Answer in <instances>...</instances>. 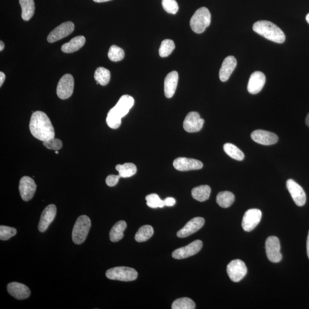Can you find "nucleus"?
Masks as SVG:
<instances>
[{"instance_id": "obj_43", "label": "nucleus", "mask_w": 309, "mask_h": 309, "mask_svg": "<svg viewBox=\"0 0 309 309\" xmlns=\"http://www.w3.org/2000/svg\"><path fill=\"white\" fill-rule=\"evenodd\" d=\"M307 254L308 256V258L309 259V231L308 239H307Z\"/></svg>"}, {"instance_id": "obj_20", "label": "nucleus", "mask_w": 309, "mask_h": 309, "mask_svg": "<svg viewBox=\"0 0 309 309\" xmlns=\"http://www.w3.org/2000/svg\"><path fill=\"white\" fill-rule=\"evenodd\" d=\"M266 83L265 75L260 71H255L251 76L248 85V90L253 95L257 94L262 91Z\"/></svg>"}, {"instance_id": "obj_3", "label": "nucleus", "mask_w": 309, "mask_h": 309, "mask_svg": "<svg viewBox=\"0 0 309 309\" xmlns=\"http://www.w3.org/2000/svg\"><path fill=\"white\" fill-rule=\"evenodd\" d=\"M91 227V221L88 216L85 215L80 216L76 220L73 228L72 234L73 242L76 245L83 244L87 237Z\"/></svg>"}, {"instance_id": "obj_9", "label": "nucleus", "mask_w": 309, "mask_h": 309, "mask_svg": "<svg viewBox=\"0 0 309 309\" xmlns=\"http://www.w3.org/2000/svg\"><path fill=\"white\" fill-rule=\"evenodd\" d=\"M135 100L133 97L125 95L121 97L116 106L111 109L109 112L120 119L127 115L131 108L134 105Z\"/></svg>"}, {"instance_id": "obj_28", "label": "nucleus", "mask_w": 309, "mask_h": 309, "mask_svg": "<svg viewBox=\"0 0 309 309\" xmlns=\"http://www.w3.org/2000/svg\"><path fill=\"white\" fill-rule=\"evenodd\" d=\"M116 169L119 172L121 178H126L134 176L137 173V168L133 163H126L123 165H117Z\"/></svg>"}, {"instance_id": "obj_39", "label": "nucleus", "mask_w": 309, "mask_h": 309, "mask_svg": "<svg viewBox=\"0 0 309 309\" xmlns=\"http://www.w3.org/2000/svg\"><path fill=\"white\" fill-rule=\"evenodd\" d=\"M43 145L49 150L58 151L62 147V141L58 139L53 138L43 141Z\"/></svg>"}, {"instance_id": "obj_12", "label": "nucleus", "mask_w": 309, "mask_h": 309, "mask_svg": "<svg viewBox=\"0 0 309 309\" xmlns=\"http://www.w3.org/2000/svg\"><path fill=\"white\" fill-rule=\"evenodd\" d=\"M74 24L71 22H67L60 24L56 28L49 34L47 38L48 42L53 43L67 37L74 32Z\"/></svg>"}, {"instance_id": "obj_36", "label": "nucleus", "mask_w": 309, "mask_h": 309, "mask_svg": "<svg viewBox=\"0 0 309 309\" xmlns=\"http://www.w3.org/2000/svg\"><path fill=\"white\" fill-rule=\"evenodd\" d=\"M147 201V205L152 208H163L165 206L164 200L160 198L157 194H150L145 197Z\"/></svg>"}, {"instance_id": "obj_34", "label": "nucleus", "mask_w": 309, "mask_h": 309, "mask_svg": "<svg viewBox=\"0 0 309 309\" xmlns=\"http://www.w3.org/2000/svg\"><path fill=\"white\" fill-rule=\"evenodd\" d=\"M175 45L173 41L169 39L163 40L160 47L159 53L160 56L166 57L172 54L175 50Z\"/></svg>"}, {"instance_id": "obj_27", "label": "nucleus", "mask_w": 309, "mask_h": 309, "mask_svg": "<svg viewBox=\"0 0 309 309\" xmlns=\"http://www.w3.org/2000/svg\"><path fill=\"white\" fill-rule=\"evenodd\" d=\"M22 9V19L25 21L29 20L34 15L35 5L33 0H19Z\"/></svg>"}, {"instance_id": "obj_33", "label": "nucleus", "mask_w": 309, "mask_h": 309, "mask_svg": "<svg viewBox=\"0 0 309 309\" xmlns=\"http://www.w3.org/2000/svg\"><path fill=\"white\" fill-rule=\"evenodd\" d=\"M195 303L189 298H180L176 300L172 304V309H196Z\"/></svg>"}, {"instance_id": "obj_48", "label": "nucleus", "mask_w": 309, "mask_h": 309, "mask_svg": "<svg viewBox=\"0 0 309 309\" xmlns=\"http://www.w3.org/2000/svg\"><path fill=\"white\" fill-rule=\"evenodd\" d=\"M55 153L56 154H58V151L57 150V151H55Z\"/></svg>"}, {"instance_id": "obj_40", "label": "nucleus", "mask_w": 309, "mask_h": 309, "mask_svg": "<svg viewBox=\"0 0 309 309\" xmlns=\"http://www.w3.org/2000/svg\"><path fill=\"white\" fill-rule=\"evenodd\" d=\"M120 178V175H110L108 176L106 180V184L109 187L116 186Z\"/></svg>"}, {"instance_id": "obj_45", "label": "nucleus", "mask_w": 309, "mask_h": 309, "mask_svg": "<svg viewBox=\"0 0 309 309\" xmlns=\"http://www.w3.org/2000/svg\"><path fill=\"white\" fill-rule=\"evenodd\" d=\"M93 1L96 2H104L111 1V0H93Z\"/></svg>"}, {"instance_id": "obj_18", "label": "nucleus", "mask_w": 309, "mask_h": 309, "mask_svg": "<svg viewBox=\"0 0 309 309\" xmlns=\"http://www.w3.org/2000/svg\"><path fill=\"white\" fill-rule=\"evenodd\" d=\"M251 138L256 143L265 145H273L279 141V137L276 134L262 130L253 131Z\"/></svg>"}, {"instance_id": "obj_44", "label": "nucleus", "mask_w": 309, "mask_h": 309, "mask_svg": "<svg viewBox=\"0 0 309 309\" xmlns=\"http://www.w3.org/2000/svg\"><path fill=\"white\" fill-rule=\"evenodd\" d=\"M3 48H4V44L1 41H0V51H2Z\"/></svg>"}, {"instance_id": "obj_47", "label": "nucleus", "mask_w": 309, "mask_h": 309, "mask_svg": "<svg viewBox=\"0 0 309 309\" xmlns=\"http://www.w3.org/2000/svg\"><path fill=\"white\" fill-rule=\"evenodd\" d=\"M306 20H307V22L308 23V24H309V13H308V15L306 16Z\"/></svg>"}, {"instance_id": "obj_16", "label": "nucleus", "mask_w": 309, "mask_h": 309, "mask_svg": "<svg viewBox=\"0 0 309 309\" xmlns=\"http://www.w3.org/2000/svg\"><path fill=\"white\" fill-rule=\"evenodd\" d=\"M204 218L202 217H196L192 219L187 222L186 225L181 230L177 232V237L180 238H183L189 237L202 228L204 225Z\"/></svg>"}, {"instance_id": "obj_17", "label": "nucleus", "mask_w": 309, "mask_h": 309, "mask_svg": "<svg viewBox=\"0 0 309 309\" xmlns=\"http://www.w3.org/2000/svg\"><path fill=\"white\" fill-rule=\"evenodd\" d=\"M174 168L180 171H188L202 169L203 165L198 160L187 158H178L173 163Z\"/></svg>"}, {"instance_id": "obj_37", "label": "nucleus", "mask_w": 309, "mask_h": 309, "mask_svg": "<svg viewBox=\"0 0 309 309\" xmlns=\"http://www.w3.org/2000/svg\"><path fill=\"white\" fill-rule=\"evenodd\" d=\"M17 234L16 229L1 225L0 226V239L1 241L8 240Z\"/></svg>"}, {"instance_id": "obj_38", "label": "nucleus", "mask_w": 309, "mask_h": 309, "mask_svg": "<svg viewBox=\"0 0 309 309\" xmlns=\"http://www.w3.org/2000/svg\"><path fill=\"white\" fill-rule=\"evenodd\" d=\"M162 6L165 11L175 15L179 10L178 3L175 0H162Z\"/></svg>"}, {"instance_id": "obj_22", "label": "nucleus", "mask_w": 309, "mask_h": 309, "mask_svg": "<svg viewBox=\"0 0 309 309\" xmlns=\"http://www.w3.org/2000/svg\"><path fill=\"white\" fill-rule=\"evenodd\" d=\"M237 64V60L232 56H229L225 59L220 71V79L222 82L228 81Z\"/></svg>"}, {"instance_id": "obj_29", "label": "nucleus", "mask_w": 309, "mask_h": 309, "mask_svg": "<svg viewBox=\"0 0 309 309\" xmlns=\"http://www.w3.org/2000/svg\"><path fill=\"white\" fill-rule=\"evenodd\" d=\"M216 200L220 207L228 208L234 202L235 196L230 192H222L218 194Z\"/></svg>"}, {"instance_id": "obj_42", "label": "nucleus", "mask_w": 309, "mask_h": 309, "mask_svg": "<svg viewBox=\"0 0 309 309\" xmlns=\"http://www.w3.org/2000/svg\"><path fill=\"white\" fill-rule=\"evenodd\" d=\"M5 80V75L4 73L0 72V86H1Z\"/></svg>"}, {"instance_id": "obj_46", "label": "nucleus", "mask_w": 309, "mask_h": 309, "mask_svg": "<svg viewBox=\"0 0 309 309\" xmlns=\"http://www.w3.org/2000/svg\"><path fill=\"white\" fill-rule=\"evenodd\" d=\"M306 124L307 126L309 127V113L308 114V116L306 118Z\"/></svg>"}, {"instance_id": "obj_15", "label": "nucleus", "mask_w": 309, "mask_h": 309, "mask_svg": "<svg viewBox=\"0 0 309 309\" xmlns=\"http://www.w3.org/2000/svg\"><path fill=\"white\" fill-rule=\"evenodd\" d=\"M204 120L200 118L197 112H191L187 114L183 122V128L189 133H197L202 130Z\"/></svg>"}, {"instance_id": "obj_26", "label": "nucleus", "mask_w": 309, "mask_h": 309, "mask_svg": "<svg viewBox=\"0 0 309 309\" xmlns=\"http://www.w3.org/2000/svg\"><path fill=\"white\" fill-rule=\"evenodd\" d=\"M211 190L210 186L202 185L192 190V195L194 199L199 202H204L209 199Z\"/></svg>"}, {"instance_id": "obj_10", "label": "nucleus", "mask_w": 309, "mask_h": 309, "mask_svg": "<svg viewBox=\"0 0 309 309\" xmlns=\"http://www.w3.org/2000/svg\"><path fill=\"white\" fill-rule=\"evenodd\" d=\"M262 218V212L256 208H252L246 212L243 217L242 227L246 232L252 231L257 226Z\"/></svg>"}, {"instance_id": "obj_25", "label": "nucleus", "mask_w": 309, "mask_h": 309, "mask_svg": "<svg viewBox=\"0 0 309 309\" xmlns=\"http://www.w3.org/2000/svg\"><path fill=\"white\" fill-rule=\"evenodd\" d=\"M127 223L124 221L117 222L113 225L110 232V238L111 242H117L124 237V231L127 228Z\"/></svg>"}, {"instance_id": "obj_4", "label": "nucleus", "mask_w": 309, "mask_h": 309, "mask_svg": "<svg viewBox=\"0 0 309 309\" xmlns=\"http://www.w3.org/2000/svg\"><path fill=\"white\" fill-rule=\"evenodd\" d=\"M211 13L206 7L197 10L190 20V27L196 33H202L209 27L211 23Z\"/></svg>"}, {"instance_id": "obj_31", "label": "nucleus", "mask_w": 309, "mask_h": 309, "mask_svg": "<svg viewBox=\"0 0 309 309\" xmlns=\"http://www.w3.org/2000/svg\"><path fill=\"white\" fill-rule=\"evenodd\" d=\"M224 149L225 153L236 161H242L245 158L244 152L234 144L225 143L224 145Z\"/></svg>"}, {"instance_id": "obj_32", "label": "nucleus", "mask_w": 309, "mask_h": 309, "mask_svg": "<svg viewBox=\"0 0 309 309\" xmlns=\"http://www.w3.org/2000/svg\"><path fill=\"white\" fill-rule=\"evenodd\" d=\"M94 78L97 84L102 86H105L109 84L111 78V74L109 70L104 67H99L96 69Z\"/></svg>"}, {"instance_id": "obj_35", "label": "nucleus", "mask_w": 309, "mask_h": 309, "mask_svg": "<svg viewBox=\"0 0 309 309\" xmlns=\"http://www.w3.org/2000/svg\"><path fill=\"white\" fill-rule=\"evenodd\" d=\"M124 51L121 48L116 46H111L108 56L110 60L114 62L122 60L124 57Z\"/></svg>"}, {"instance_id": "obj_6", "label": "nucleus", "mask_w": 309, "mask_h": 309, "mask_svg": "<svg viewBox=\"0 0 309 309\" xmlns=\"http://www.w3.org/2000/svg\"><path fill=\"white\" fill-rule=\"evenodd\" d=\"M247 272V267L245 263L240 259L232 260L227 266L228 276L234 282H238L241 281Z\"/></svg>"}, {"instance_id": "obj_41", "label": "nucleus", "mask_w": 309, "mask_h": 309, "mask_svg": "<svg viewBox=\"0 0 309 309\" xmlns=\"http://www.w3.org/2000/svg\"><path fill=\"white\" fill-rule=\"evenodd\" d=\"M164 203L165 206L171 207L175 205L176 200L173 197H169L164 200Z\"/></svg>"}, {"instance_id": "obj_1", "label": "nucleus", "mask_w": 309, "mask_h": 309, "mask_svg": "<svg viewBox=\"0 0 309 309\" xmlns=\"http://www.w3.org/2000/svg\"><path fill=\"white\" fill-rule=\"evenodd\" d=\"M29 130L33 136L40 141H46L55 138L53 125L46 113L37 111L31 116Z\"/></svg>"}, {"instance_id": "obj_7", "label": "nucleus", "mask_w": 309, "mask_h": 309, "mask_svg": "<svg viewBox=\"0 0 309 309\" xmlns=\"http://www.w3.org/2000/svg\"><path fill=\"white\" fill-rule=\"evenodd\" d=\"M266 255L270 261L280 262L282 258L279 239L274 236L267 238L265 244Z\"/></svg>"}, {"instance_id": "obj_8", "label": "nucleus", "mask_w": 309, "mask_h": 309, "mask_svg": "<svg viewBox=\"0 0 309 309\" xmlns=\"http://www.w3.org/2000/svg\"><path fill=\"white\" fill-rule=\"evenodd\" d=\"M74 79L70 74L62 76L57 86V95L59 98L65 100L72 96L74 89Z\"/></svg>"}, {"instance_id": "obj_2", "label": "nucleus", "mask_w": 309, "mask_h": 309, "mask_svg": "<svg viewBox=\"0 0 309 309\" xmlns=\"http://www.w3.org/2000/svg\"><path fill=\"white\" fill-rule=\"evenodd\" d=\"M253 29L265 39L276 43H283L286 37L282 30L276 24L266 20L258 21L254 24Z\"/></svg>"}, {"instance_id": "obj_13", "label": "nucleus", "mask_w": 309, "mask_h": 309, "mask_svg": "<svg viewBox=\"0 0 309 309\" xmlns=\"http://www.w3.org/2000/svg\"><path fill=\"white\" fill-rule=\"evenodd\" d=\"M203 246V243L200 240H196L189 245L176 249L172 254V257L176 259H183L196 255L199 252Z\"/></svg>"}, {"instance_id": "obj_14", "label": "nucleus", "mask_w": 309, "mask_h": 309, "mask_svg": "<svg viewBox=\"0 0 309 309\" xmlns=\"http://www.w3.org/2000/svg\"><path fill=\"white\" fill-rule=\"evenodd\" d=\"M286 186L295 203L298 206H303L306 203L307 196L303 187L291 179L287 180Z\"/></svg>"}, {"instance_id": "obj_11", "label": "nucleus", "mask_w": 309, "mask_h": 309, "mask_svg": "<svg viewBox=\"0 0 309 309\" xmlns=\"http://www.w3.org/2000/svg\"><path fill=\"white\" fill-rule=\"evenodd\" d=\"M37 189L35 182L29 176H23L20 179L19 191L21 197L24 201L28 202L33 198Z\"/></svg>"}, {"instance_id": "obj_21", "label": "nucleus", "mask_w": 309, "mask_h": 309, "mask_svg": "<svg viewBox=\"0 0 309 309\" xmlns=\"http://www.w3.org/2000/svg\"><path fill=\"white\" fill-rule=\"evenodd\" d=\"M7 290L10 295L17 300H25L30 296V290L28 287L18 282L9 283L7 286Z\"/></svg>"}, {"instance_id": "obj_23", "label": "nucleus", "mask_w": 309, "mask_h": 309, "mask_svg": "<svg viewBox=\"0 0 309 309\" xmlns=\"http://www.w3.org/2000/svg\"><path fill=\"white\" fill-rule=\"evenodd\" d=\"M179 79L178 73L172 71L167 75L165 81V94L167 98H171L174 95Z\"/></svg>"}, {"instance_id": "obj_24", "label": "nucleus", "mask_w": 309, "mask_h": 309, "mask_svg": "<svg viewBox=\"0 0 309 309\" xmlns=\"http://www.w3.org/2000/svg\"><path fill=\"white\" fill-rule=\"evenodd\" d=\"M85 38L83 36H79L73 38L69 42L65 43L61 47V51L64 53L71 54L79 51L84 46Z\"/></svg>"}, {"instance_id": "obj_19", "label": "nucleus", "mask_w": 309, "mask_h": 309, "mask_svg": "<svg viewBox=\"0 0 309 309\" xmlns=\"http://www.w3.org/2000/svg\"><path fill=\"white\" fill-rule=\"evenodd\" d=\"M56 213L57 208L55 204H50L45 208L41 214L39 226H38L39 231L44 232L47 230L52 222L54 221Z\"/></svg>"}, {"instance_id": "obj_30", "label": "nucleus", "mask_w": 309, "mask_h": 309, "mask_svg": "<svg viewBox=\"0 0 309 309\" xmlns=\"http://www.w3.org/2000/svg\"><path fill=\"white\" fill-rule=\"evenodd\" d=\"M154 228L150 225L141 226L135 236V239L138 242H143L148 240L154 234Z\"/></svg>"}, {"instance_id": "obj_5", "label": "nucleus", "mask_w": 309, "mask_h": 309, "mask_svg": "<svg viewBox=\"0 0 309 309\" xmlns=\"http://www.w3.org/2000/svg\"><path fill=\"white\" fill-rule=\"evenodd\" d=\"M108 279L129 282L137 279L138 274L134 269L128 267H116L107 271L106 274Z\"/></svg>"}]
</instances>
